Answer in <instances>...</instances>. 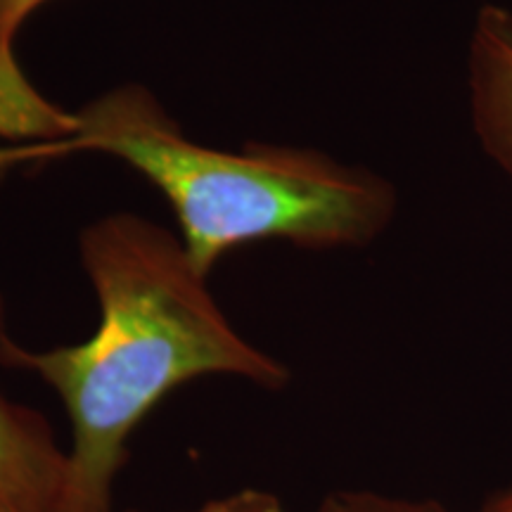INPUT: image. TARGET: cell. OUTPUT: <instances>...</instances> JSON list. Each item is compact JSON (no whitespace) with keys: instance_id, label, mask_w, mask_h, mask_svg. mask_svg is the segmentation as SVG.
I'll use <instances>...</instances> for the list:
<instances>
[{"instance_id":"obj_1","label":"cell","mask_w":512,"mask_h":512,"mask_svg":"<svg viewBox=\"0 0 512 512\" xmlns=\"http://www.w3.org/2000/svg\"><path fill=\"white\" fill-rule=\"evenodd\" d=\"M79 254L98 297V330L36 351L0 323V363L41 377L72 425L60 512H114L128 441L166 396L216 375L278 392L290 370L230 325L209 275L159 223L131 211L102 216L81 230Z\"/></svg>"},{"instance_id":"obj_2","label":"cell","mask_w":512,"mask_h":512,"mask_svg":"<svg viewBox=\"0 0 512 512\" xmlns=\"http://www.w3.org/2000/svg\"><path fill=\"white\" fill-rule=\"evenodd\" d=\"M86 152L119 159L162 192L178 238L204 275L254 242L318 252L366 247L396 214L387 178L313 147L247 143L223 150L197 143L140 83H121L88 100L72 112L62 138L0 145V171Z\"/></svg>"},{"instance_id":"obj_3","label":"cell","mask_w":512,"mask_h":512,"mask_svg":"<svg viewBox=\"0 0 512 512\" xmlns=\"http://www.w3.org/2000/svg\"><path fill=\"white\" fill-rule=\"evenodd\" d=\"M67 465L50 422L0 392V508L60 512Z\"/></svg>"},{"instance_id":"obj_4","label":"cell","mask_w":512,"mask_h":512,"mask_svg":"<svg viewBox=\"0 0 512 512\" xmlns=\"http://www.w3.org/2000/svg\"><path fill=\"white\" fill-rule=\"evenodd\" d=\"M472 124L484 150L512 176V15L486 5L470 43Z\"/></svg>"},{"instance_id":"obj_5","label":"cell","mask_w":512,"mask_h":512,"mask_svg":"<svg viewBox=\"0 0 512 512\" xmlns=\"http://www.w3.org/2000/svg\"><path fill=\"white\" fill-rule=\"evenodd\" d=\"M53 0H0V140L10 145L50 143L64 136L72 112L36 91L17 60V36Z\"/></svg>"},{"instance_id":"obj_6","label":"cell","mask_w":512,"mask_h":512,"mask_svg":"<svg viewBox=\"0 0 512 512\" xmlns=\"http://www.w3.org/2000/svg\"><path fill=\"white\" fill-rule=\"evenodd\" d=\"M318 512H451L437 501L389 496L380 491H332Z\"/></svg>"},{"instance_id":"obj_7","label":"cell","mask_w":512,"mask_h":512,"mask_svg":"<svg viewBox=\"0 0 512 512\" xmlns=\"http://www.w3.org/2000/svg\"><path fill=\"white\" fill-rule=\"evenodd\" d=\"M178 512H287V508L278 496L268 491L238 489Z\"/></svg>"},{"instance_id":"obj_8","label":"cell","mask_w":512,"mask_h":512,"mask_svg":"<svg viewBox=\"0 0 512 512\" xmlns=\"http://www.w3.org/2000/svg\"><path fill=\"white\" fill-rule=\"evenodd\" d=\"M479 512H512V489L498 491V494L486 498Z\"/></svg>"},{"instance_id":"obj_9","label":"cell","mask_w":512,"mask_h":512,"mask_svg":"<svg viewBox=\"0 0 512 512\" xmlns=\"http://www.w3.org/2000/svg\"><path fill=\"white\" fill-rule=\"evenodd\" d=\"M0 512H10V510H5V508H0Z\"/></svg>"}]
</instances>
